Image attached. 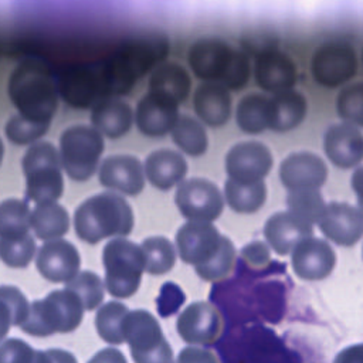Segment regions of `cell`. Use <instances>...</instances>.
<instances>
[{
  "label": "cell",
  "instance_id": "1",
  "mask_svg": "<svg viewBox=\"0 0 363 363\" xmlns=\"http://www.w3.org/2000/svg\"><path fill=\"white\" fill-rule=\"evenodd\" d=\"M167 52L169 40L160 33H143L121 43L115 52L102 61L111 95L128 94L135 81L159 65Z\"/></svg>",
  "mask_w": 363,
  "mask_h": 363
},
{
  "label": "cell",
  "instance_id": "2",
  "mask_svg": "<svg viewBox=\"0 0 363 363\" xmlns=\"http://www.w3.org/2000/svg\"><path fill=\"white\" fill-rule=\"evenodd\" d=\"M7 89L18 112L33 121L50 122L58 108L57 79L43 61L20 62L10 74Z\"/></svg>",
  "mask_w": 363,
  "mask_h": 363
},
{
  "label": "cell",
  "instance_id": "3",
  "mask_svg": "<svg viewBox=\"0 0 363 363\" xmlns=\"http://www.w3.org/2000/svg\"><path fill=\"white\" fill-rule=\"evenodd\" d=\"M77 235L95 244L106 237H126L133 227V211L119 194L105 191L86 199L74 214Z\"/></svg>",
  "mask_w": 363,
  "mask_h": 363
},
{
  "label": "cell",
  "instance_id": "4",
  "mask_svg": "<svg viewBox=\"0 0 363 363\" xmlns=\"http://www.w3.org/2000/svg\"><path fill=\"white\" fill-rule=\"evenodd\" d=\"M84 303L71 289H57L44 299L34 301L21 329L34 336H48L55 332H72L82 320Z\"/></svg>",
  "mask_w": 363,
  "mask_h": 363
},
{
  "label": "cell",
  "instance_id": "5",
  "mask_svg": "<svg viewBox=\"0 0 363 363\" xmlns=\"http://www.w3.org/2000/svg\"><path fill=\"white\" fill-rule=\"evenodd\" d=\"M61 166V155L51 142H34L21 160L27 197L35 203L57 201L64 189Z\"/></svg>",
  "mask_w": 363,
  "mask_h": 363
},
{
  "label": "cell",
  "instance_id": "6",
  "mask_svg": "<svg viewBox=\"0 0 363 363\" xmlns=\"http://www.w3.org/2000/svg\"><path fill=\"white\" fill-rule=\"evenodd\" d=\"M105 286L116 298H129L140 284L146 269V255L142 247L126 238H113L104 247Z\"/></svg>",
  "mask_w": 363,
  "mask_h": 363
},
{
  "label": "cell",
  "instance_id": "7",
  "mask_svg": "<svg viewBox=\"0 0 363 363\" xmlns=\"http://www.w3.org/2000/svg\"><path fill=\"white\" fill-rule=\"evenodd\" d=\"M104 138L94 126L75 125L60 138V155L67 174L78 182L88 180L96 170L104 152Z\"/></svg>",
  "mask_w": 363,
  "mask_h": 363
},
{
  "label": "cell",
  "instance_id": "8",
  "mask_svg": "<svg viewBox=\"0 0 363 363\" xmlns=\"http://www.w3.org/2000/svg\"><path fill=\"white\" fill-rule=\"evenodd\" d=\"M122 328L133 360L139 363L173 360L172 347L152 313L143 309L129 311Z\"/></svg>",
  "mask_w": 363,
  "mask_h": 363
},
{
  "label": "cell",
  "instance_id": "9",
  "mask_svg": "<svg viewBox=\"0 0 363 363\" xmlns=\"http://www.w3.org/2000/svg\"><path fill=\"white\" fill-rule=\"evenodd\" d=\"M58 92L74 108H89L109 92L102 62L74 64L64 68L57 78Z\"/></svg>",
  "mask_w": 363,
  "mask_h": 363
},
{
  "label": "cell",
  "instance_id": "10",
  "mask_svg": "<svg viewBox=\"0 0 363 363\" xmlns=\"http://www.w3.org/2000/svg\"><path fill=\"white\" fill-rule=\"evenodd\" d=\"M174 203L189 220L214 221L224 208V199L218 187L201 177H191L179 184Z\"/></svg>",
  "mask_w": 363,
  "mask_h": 363
},
{
  "label": "cell",
  "instance_id": "11",
  "mask_svg": "<svg viewBox=\"0 0 363 363\" xmlns=\"http://www.w3.org/2000/svg\"><path fill=\"white\" fill-rule=\"evenodd\" d=\"M357 68L354 50L343 41H328L313 54L311 71L315 81L323 86H337L350 79Z\"/></svg>",
  "mask_w": 363,
  "mask_h": 363
},
{
  "label": "cell",
  "instance_id": "12",
  "mask_svg": "<svg viewBox=\"0 0 363 363\" xmlns=\"http://www.w3.org/2000/svg\"><path fill=\"white\" fill-rule=\"evenodd\" d=\"M223 237L211 221L190 220L176 234V245L182 261L194 268L208 262L220 250Z\"/></svg>",
  "mask_w": 363,
  "mask_h": 363
},
{
  "label": "cell",
  "instance_id": "13",
  "mask_svg": "<svg viewBox=\"0 0 363 363\" xmlns=\"http://www.w3.org/2000/svg\"><path fill=\"white\" fill-rule=\"evenodd\" d=\"M179 102L170 95L149 89L138 102L135 122L146 136H163L169 133L179 119Z\"/></svg>",
  "mask_w": 363,
  "mask_h": 363
},
{
  "label": "cell",
  "instance_id": "14",
  "mask_svg": "<svg viewBox=\"0 0 363 363\" xmlns=\"http://www.w3.org/2000/svg\"><path fill=\"white\" fill-rule=\"evenodd\" d=\"M269 149L257 140H245L234 145L225 156L227 174L240 183L262 180L272 167Z\"/></svg>",
  "mask_w": 363,
  "mask_h": 363
},
{
  "label": "cell",
  "instance_id": "15",
  "mask_svg": "<svg viewBox=\"0 0 363 363\" xmlns=\"http://www.w3.org/2000/svg\"><path fill=\"white\" fill-rule=\"evenodd\" d=\"M326 177V163L312 152L291 153L279 164V179L288 190L319 189Z\"/></svg>",
  "mask_w": 363,
  "mask_h": 363
},
{
  "label": "cell",
  "instance_id": "16",
  "mask_svg": "<svg viewBox=\"0 0 363 363\" xmlns=\"http://www.w3.org/2000/svg\"><path fill=\"white\" fill-rule=\"evenodd\" d=\"M35 265L45 279L68 282L78 274L81 258L74 244L55 238L45 241L40 247Z\"/></svg>",
  "mask_w": 363,
  "mask_h": 363
},
{
  "label": "cell",
  "instance_id": "17",
  "mask_svg": "<svg viewBox=\"0 0 363 363\" xmlns=\"http://www.w3.org/2000/svg\"><path fill=\"white\" fill-rule=\"evenodd\" d=\"M320 231L339 245H353L363 235V211L347 204L332 201L319 220Z\"/></svg>",
  "mask_w": 363,
  "mask_h": 363
},
{
  "label": "cell",
  "instance_id": "18",
  "mask_svg": "<svg viewBox=\"0 0 363 363\" xmlns=\"http://www.w3.org/2000/svg\"><path fill=\"white\" fill-rule=\"evenodd\" d=\"M336 264L333 248L320 238L306 237L292 250V268L299 278L323 279Z\"/></svg>",
  "mask_w": 363,
  "mask_h": 363
},
{
  "label": "cell",
  "instance_id": "19",
  "mask_svg": "<svg viewBox=\"0 0 363 363\" xmlns=\"http://www.w3.org/2000/svg\"><path fill=\"white\" fill-rule=\"evenodd\" d=\"M145 174V169L138 157L115 155L104 159L98 176L102 186L135 196L143 190Z\"/></svg>",
  "mask_w": 363,
  "mask_h": 363
},
{
  "label": "cell",
  "instance_id": "20",
  "mask_svg": "<svg viewBox=\"0 0 363 363\" xmlns=\"http://www.w3.org/2000/svg\"><path fill=\"white\" fill-rule=\"evenodd\" d=\"M177 332L187 343L210 345L220 332L218 312L208 302H193L179 315Z\"/></svg>",
  "mask_w": 363,
  "mask_h": 363
},
{
  "label": "cell",
  "instance_id": "21",
  "mask_svg": "<svg viewBox=\"0 0 363 363\" xmlns=\"http://www.w3.org/2000/svg\"><path fill=\"white\" fill-rule=\"evenodd\" d=\"M234 50L220 38H200L189 51V64L193 72L206 81H220Z\"/></svg>",
  "mask_w": 363,
  "mask_h": 363
},
{
  "label": "cell",
  "instance_id": "22",
  "mask_svg": "<svg viewBox=\"0 0 363 363\" xmlns=\"http://www.w3.org/2000/svg\"><path fill=\"white\" fill-rule=\"evenodd\" d=\"M313 224L298 214L279 211L272 214L264 227V235L272 250L279 255L289 254L303 238L313 234Z\"/></svg>",
  "mask_w": 363,
  "mask_h": 363
},
{
  "label": "cell",
  "instance_id": "23",
  "mask_svg": "<svg viewBox=\"0 0 363 363\" xmlns=\"http://www.w3.org/2000/svg\"><path fill=\"white\" fill-rule=\"evenodd\" d=\"M325 153L337 167H353L363 159V133L350 122L328 128L323 138Z\"/></svg>",
  "mask_w": 363,
  "mask_h": 363
},
{
  "label": "cell",
  "instance_id": "24",
  "mask_svg": "<svg viewBox=\"0 0 363 363\" xmlns=\"http://www.w3.org/2000/svg\"><path fill=\"white\" fill-rule=\"evenodd\" d=\"M254 74L257 84L269 92L291 89L296 82V67L294 61L277 48L268 50L257 57Z\"/></svg>",
  "mask_w": 363,
  "mask_h": 363
},
{
  "label": "cell",
  "instance_id": "25",
  "mask_svg": "<svg viewBox=\"0 0 363 363\" xmlns=\"http://www.w3.org/2000/svg\"><path fill=\"white\" fill-rule=\"evenodd\" d=\"M193 105L197 116L211 128L223 126L231 115V95L218 81L200 84L194 91Z\"/></svg>",
  "mask_w": 363,
  "mask_h": 363
},
{
  "label": "cell",
  "instance_id": "26",
  "mask_svg": "<svg viewBox=\"0 0 363 363\" xmlns=\"http://www.w3.org/2000/svg\"><path fill=\"white\" fill-rule=\"evenodd\" d=\"M91 122L102 135L118 139L130 129L133 112L130 105L123 99L106 96L92 106Z\"/></svg>",
  "mask_w": 363,
  "mask_h": 363
},
{
  "label": "cell",
  "instance_id": "27",
  "mask_svg": "<svg viewBox=\"0 0 363 363\" xmlns=\"http://www.w3.org/2000/svg\"><path fill=\"white\" fill-rule=\"evenodd\" d=\"M145 173L152 186L160 190H169L184 179L187 163L179 152L159 149L146 157Z\"/></svg>",
  "mask_w": 363,
  "mask_h": 363
},
{
  "label": "cell",
  "instance_id": "28",
  "mask_svg": "<svg viewBox=\"0 0 363 363\" xmlns=\"http://www.w3.org/2000/svg\"><path fill=\"white\" fill-rule=\"evenodd\" d=\"M305 96L294 89L274 92L269 98L268 128L278 132H285L296 128L306 115Z\"/></svg>",
  "mask_w": 363,
  "mask_h": 363
},
{
  "label": "cell",
  "instance_id": "29",
  "mask_svg": "<svg viewBox=\"0 0 363 363\" xmlns=\"http://www.w3.org/2000/svg\"><path fill=\"white\" fill-rule=\"evenodd\" d=\"M31 228L37 238L43 241L62 237L69 228L67 210L55 201L37 203L31 210Z\"/></svg>",
  "mask_w": 363,
  "mask_h": 363
},
{
  "label": "cell",
  "instance_id": "30",
  "mask_svg": "<svg viewBox=\"0 0 363 363\" xmlns=\"http://www.w3.org/2000/svg\"><path fill=\"white\" fill-rule=\"evenodd\" d=\"M190 88V75L177 62H163L157 65L149 79V89L164 92L177 102H183L189 96Z\"/></svg>",
  "mask_w": 363,
  "mask_h": 363
},
{
  "label": "cell",
  "instance_id": "31",
  "mask_svg": "<svg viewBox=\"0 0 363 363\" xmlns=\"http://www.w3.org/2000/svg\"><path fill=\"white\" fill-rule=\"evenodd\" d=\"M224 196L227 204L237 213H254L267 199V187L262 180L252 183H240L228 179L224 184Z\"/></svg>",
  "mask_w": 363,
  "mask_h": 363
},
{
  "label": "cell",
  "instance_id": "32",
  "mask_svg": "<svg viewBox=\"0 0 363 363\" xmlns=\"http://www.w3.org/2000/svg\"><path fill=\"white\" fill-rule=\"evenodd\" d=\"M269 98L261 94H248L237 105L235 121L241 130L259 133L268 128Z\"/></svg>",
  "mask_w": 363,
  "mask_h": 363
},
{
  "label": "cell",
  "instance_id": "33",
  "mask_svg": "<svg viewBox=\"0 0 363 363\" xmlns=\"http://www.w3.org/2000/svg\"><path fill=\"white\" fill-rule=\"evenodd\" d=\"M173 142L187 155L200 156L207 150L208 139L204 126L190 115L179 116L172 129Z\"/></svg>",
  "mask_w": 363,
  "mask_h": 363
},
{
  "label": "cell",
  "instance_id": "34",
  "mask_svg": "<svg viewBox=\"0 0 363 363\" xmlns=\"http://www.w3.org/2000/svg\"><path fill=\"white\" fill-rule=\"evenodd\" d=\"M129 309L116 301H111L104 303L95 316V326L98 335L108 343L119 345L125 342L123 335V319L128 315Z\"/></svg>",
  "mask_w": 363,
  "mask_h": 363
},
{
  "label": "cell",
  "instance_id": "35",
  "mask_svg": "<svg viewBox=\"0 0 363 363\" xmlns=\"http://www.w3.org/2000/svg\"><path fill=\"white\" fill-rule=\"evenodd\" d=\"M31 227V210L24 200L7 199L0 207V237H18Z\"/></svg>",
  "mask_w": 363,
  "mask_h": 363
},
{
  "label": "cell",
  "instance_id": "36",
  "mask_svg": "<svg viewBox=\"0 0 363 363\" xmlns=\"http://www.w3.org/2000/svg\"><path fill=\"white\" fill-rule=\"evenodd\" d=\"M140 247L146 255V271L153 275H162L173 268L176 251L173 244L164 237H149Z\"/></svg>",
  "mask_w": 363,
  "mask_h": 363
},
{
  "label": "cell",
  "instance_id": "37",
  "mask_svg": "<svg viewBox=\"0 0 363 363\" xmlns=\"http://www.w3.org/2000/svg\"><path fill=\"white\" fill-rule=\"evenodd\" d=\"M1 298V335L7 333L10 325L20 326L30 312V303L23 292L10 285L0 288Z\"/></svg>",
  "mask_w": 363,
  "mask_h": 363
},
{
  "label": "cell",
  "instance_id": "38",
  "mask_svg": "<svg viewBox=\"0 0 363 363\" xmlns=\"http://www.w3.org/2000/svg\"><path fill=\"white\" fill-rule=\"evenodd\" d=\"M286 206L292 213L298 214L311 224L319 223L326 208L323 197L318 189L291 190L286 197Z\"/></svg>",
  "mask_w": 363,
  "mask_h": 363
},
{
  "label": "cell",
  "instance_id": "39",
  "mask_svg": "<svg viewBox=\"0 0 363 363\" xmlns=\"http://www.w3.org/2000/svg\"><path fill=\"white\" fill-rule=\"evenodd\" d=\"M0 255L4 264L14 268L28 265L35 254L34 237L27 233L18 237H0Z\"/></svg>",
  "mask_w": 363,
  "mask_h": 363
},
{
  "label": "cell",
  "instance_id": "40",
  "mask_svg": "<svg viewBox=\"0 0 363 363\" xmlns=\"http://www.w3.org/2000/svg\"><path fill=\"white\" fill-rule=\"evenodd\" d=\"M65 288L74 291L82 301L86 311H92L102 303L104 284L92 271H82L65 284Z\"/></svg>",
  "mask_w": 363,
  "mask_h": 363
},
{
  "label": "cell",
  "instance_id": "41",
  "mask_svg": "<svg viewBox=\"0 0 363 363\" xmlns=\"http://www.w3.org/2000/svg\"><path fill=\"white\" fill-rule=\"evenodd\" d=\"M48 129H50V122L33 121L18 112L17 115H13L7 121L4 132L10 142L17 145H27V143H34L44 133H47Z\"/></svg>",
  "mask_w": 363,
  "mask_h": 363
},
{
  "label": "cell",
  "instance_id": "42",
  "mask_svg": "<svg viewBox=\"0 0 363 363\" xmlns=\"http://www.w3.org/2000/svg\"><path fill=\"white\" fill-rule=\"evenodd\" d=\"M235 261V248L230 238L223 237V242L217 254L206 264L194 268L200 278L206 281H217L227 277Z\"/></svg>",
  "mask_w": 363,
  "mask_h": 363
},
{
  "label": "cell",
  "instance_id": "43",
  "mask_svg": "<svg viewBox=\"0 0 363 363\" xmlns=\"http://www.w3.org/2000/svg\"><path fill=\"white\" fill-rule=\"evenodd\" d=\"M336 109L346 122L363 126V82H354L340 89Z\"/></svg>",
  "mask_w": 363,
  "mask_h": 363
},
{
  "label": "cell",
  "instance_id": "44",
  "mask_svg": "<svg viewBox=\"0 0 363 363\" xmlns=\"http://www.w3.org/2000/svg\"><path fill=\"white\" fill-rule=\"evenodd\" d=\"M250 78V62L248 57L242 51L234 50L233 58L218 82L225 85L228 89L242 88Z\"/></svg>",
  "mask_w": 363,
  "mask_h": 363
},
{
  "label": "cell",
  "instance_id": "45",
  "mask_svg": "<svg viewBox=\"0 0 363 363\" xmlns=\"http://www.w3.org/2000/svg\"><path fill=\"white\" fill-rule=\"evenodd\" d=\"M186 296L179 285L174 282H164L160 288V294L157 296V312L160 316L166 318L179 311V308L184 303Z\"/></svg>",
  "mask_w": 363,
  "mask_h": 363
},
{
  "label": "cell",
  "instance_id": "46",
  "mask_svg": "<svg viewBox=\"0 0 363 363\" xmlns=\"http://www.w3.org/2000/svg\"><path fill=\"white\" fill-rule=\"evenodd\" d=\"M1 363L9 362H33L35 360L34 350L20 339H9L1 346Z\"/></svg>",
  "mask_w": 363,
  "mask_h": 363
},
{
  "label": "cell",
  "instance_id": "47",
  "mask_svg": "<svg viewBox=\"0 0 363 363\" xmlns=\"http://www.w3.org/2000/svg\"><path fill=\"white\" fill-rule=\"evenodd\" d=\"M242 47L248 54L258 57L262 52L275 48V40L265 31L250 33L242 38Z\"/></svg>",
  "mask_w": 363,
  "mask_h": 363
},
{
  "label": "cell",
  "instance_id": "48",
  "mask_svg": "<svg viewBox=\"0 0 363 363\" xmlns=\"http://www.w3.org/2000/svg\"><path fill=\"white\" fill-rule=\"evenodd\" d=\"M241 255L254 265H262L269 261L268 247L261 241H252V242L247 244L242 248Z\"/></svg>",
  "mask_w": 363,
  "mask_h": 363
},
{
  "label": "cell",
  "instance_id": "49",
  "mask_svg": "<svg viewBox=\"0 0 363 363\" xmlns=\"http://www.w3.org/2000/svg\"><path fill=\"white\" fill-rule=\"evenodd\" d=\"M336 360H346V362H363V345H357V346H352L346 350H343Z\"/></svg>",
  "mask_w": 363,
  "mask_h": 363
},
{
  "label": "cell",
  "instance_id": "50",
  "mask_svg": "<svg viewBox=\"0 0 363 363\" xmlns=\"http://www.w3.org/2000/svg\"><path fill=\"white\" fill-rule=\"evenodd\" d=\"M196 359H200V360H214V357L211 354H206L204 350H200V349H184L183 353H180L179 356V360H196Z\"/></svg>",
  "mask_w": 363,
  "mask_h": 363
},
{
  "label": "cell",
  "instance_id": "51",
  "mask_svg": "<svg viewBox=\"0 0 363 363\" xmlns=\"http://www.w3.org/2000/svg\"><path fill=\"white\" fill-rule=\"evenodd\" d=\"M352 187L357 196V200H363V166L357 167L352 174Z\"/></svg>",
  "mask_w": 363,
  "mask_h": 363
},
{
  "label": "cell",
  "instance_id": "52",
  "mask_svg": "<svg viewBox=\"0 0 363 363\" xmlns=\"http://www.w3.org/2000/svg\"><path fill=\"white\" fill-rule=\"evenodd\" d=\"M359 206H360V210L363 211V200H359Z\"/></svg>",
  "mask_w": 363,
  "mask_h": 363
},
{
  "label": "cell",
  "instance_id": "53",
  "mask_svg": "<svg viewBox=\"0 0 363 363\" xmlns=\"http://www.w3.org/2000/svg\"><path fill=\"white\" fill-rule=\"evenodd\" d=\"M362 58H363V52H362Z\"/></svg>",
  "mask_w": 363,
  "mask_h": 363
}]
</instances>
